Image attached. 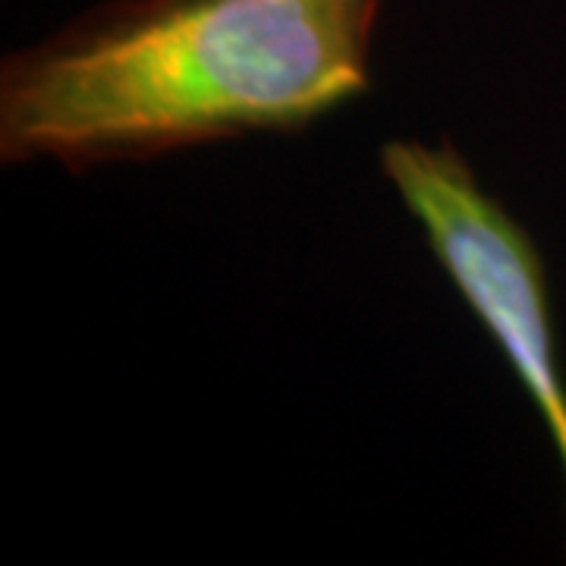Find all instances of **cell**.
<instances>
[{
  "label": "cell",
  "instance_id": "2",
  "mask_svg": "<svg viewBox=\"0 0 566 566\" xmlns=\"http://www.w3.org/2000/svg\"><path fill=\"white\" fill-rule=\"evenodd\" d=\"M381 170L419 221L450 283L535 403L566 472V385L542 252L528 230L475 180L453 142L394 139Z\"/></svg>",
  "mask_w": 566,
  "mask_h": 566
},
{
  "label": "cell",
  "instance_id": "1",
  "mask_svg": "<svg viewBox=\"0 0 566 566\" xmlns=\"http://www.w3.org/2000/svg\"><path fill=\"white\" fill-rule=\"evenodd\" d=\"M381 0H111L0 63V161L80 174L303 133L371 92Z\"/></svg>",
  "mask_w": 566,
  "mask_h": 566
}]
</instances>
